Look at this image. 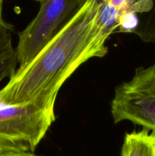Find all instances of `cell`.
Returning a JSON list of instances; mask_svg holds the SVG:
<instances>
[{
  "mask_svg": "<svg viewBox=\"0 0 155 156\" xmlns=\"http://www.w3.org/2000/svg\"><path fill=\"white\" fill-rule=\"evenodd\" d=\"M102 0H85L77 13L31 60L19 66L0 89V100L11 105L33 104L55 110L59 90L68 78L92 58L106 56L111 35L99 24Z\"/></svg>",
  "mask_w": 155,
  "mask_h": 156,
  "instance_id": "cell-1",
  "label": "cell"
},
{
  "mask_svg": "<svg viewBox=\"0 0 155 156\" xmlns=\"http://www.w3.org/2000/svg\"><path fill=\"white\" fill-rule=\"evenodd\" d=\"M55 120V110L0 100V154L34 152Z\"/></svg>",
  "mask_w": 155,
  "mask_h": 156,
  "instance_id": "cell-2",
  "label": "cell"
},
{
  "mask_svg": "<svg viewBox=\"0 0 155 156\" xmlns=\"http://www.w3.org/2000/svg\"><path fill=\"white\" fill-rule=\"evenodd\" d=\"M110 108L115 123L129 121L155 132V61L115 87Z\"/></svg>",
  "mask_w": 155,
  "mask_h": 156,
  "instance_id": "cell-3",
  "label": "cell"
},
{
  "mask_svg": "<svg viewBox=\"0 0 155 156\" xmlns=\"http://www.w3.org/2000/svg\"><path fill=\"white\" fill-rule=\"evenodd\" d=\"M85 0H44L33 19L19 33L15 48L18 63L31 60L77 13Z\"/></svg>",
  "mask_w": 155,
  "mask_h": 156,
  "instance_id": "cell-4",
  "label": "cell"
},
{
  "mask_svg": "<svg viewBox=\"0 0 155 156\" xmlns=\"http://www.w3.org/2000/svg\"><path fill=\"white\" fill-rule=\"evenodd\" d=\"M120 156H155V132L143 128L126 133Z\"/></svg>",
  "mask_w": 155,
  "mask_h": 156,
  "instance_id": "cell-5",
  "label": "cell"
},
{
  "mask_svg": "<svg viewBox=\"0 0 155 156\" xmlns=\"http://www.w3.org/2000/svg\"><path fill=\"white\" fill-rule=\"evenodd\" d=\"M12 30L8 23L0 24V84L10 79L17 69L18 59L12 44Z\"/></svg>",
  "mask_w": 155,
  "mask_h": 156,
  "instance_id": "cell-6",
  "label": "cell"
},
{
  "mask_svg": "<svg viewBox=\"0 0 155 156\" xmlns=\"http://www.w3.org/2000/svg\"><path fill=\"white\" fill-rule=\"evenodd\" d=\"M134 34L143 42L155 43V0L148 12L138 15V24Z\"/></svg>",
  "mask_w": 155,
  "mask_h": 156,
  "instance_id": "cell-7",
  "label": "cell"
},
{
  "mask_svg": "<svg viewBox=\"0 0 155 156\" xmlns=\"http://www.w3.org/2000/svg\"><path fill=\"white\" fill-rule=\"evenodd\" d=\"M120 11L101 1L97 12L99 24L112 34L118 28V19Z\"/></svg>",
  "mask_w": 155,
  "mask_h": 156,
  "instance_id": "cell-8",
  "label": "cell"
},
{
  "mask_svg": "<svg viewBox=\"0 0 155 156\" xmlns=\"http://www.w3.org/2000/svg\"><path fill=\"white\" fill-rule=\"evenodd\" d=\"M138 24V14L131 11H122L118 19V29L121 32L134 33Z\"/></svg>",
  "mask_w": 155,
  "mask_h": 156,
  "instance_id": "cell-9",
  "label": "cell"
},
{
  "mask_svg": "<svg viewBox=\"0 0 155 156\" xmlns=\"http://www.w3.org/2000/svg\"><path fill=\"white\" fill-rule=\"evenodd\" d=\"M102 1L122 12L130 9L131 6L136 0H102Z\"/></svg>",
  "mask_w": 155,
  "mask_h": 156,
  "instance_id": "cell-10",
  "label": "cell"
},
{
  "mask_svg": "<svg viewBox=\"0 0 155 156\" xmlns=\"http://www.w3.org/2000/svg\"><path fill=\"white\" fill-rule=\"evenodd\" d=\"M0 156H38V155H35L34 152H13V153L0 154Z\"/></svg>",
  "mask_w": 155,
  "mask_h": 156,
  "instance_id": "cell-11",
  "label": "cell"
},
{
  "mask_svg": "<svg viewBox=\"0 0 155 156\" xmlns=\"http://www.w3.org/2000/svg\"><path fill=\"white\" fill-rule=\"evenodd\" d=\"M3 2L4 0H0V24L5 23V21H4L2 17V9H3Z\"/></svg>",
  "mask_w": 155,
  "mask_h": 156,
  "instance_id": "cell-12",
  "label": "cell"
},
{
  "mask_svg": "<svg viewBox=\"0 0 155 156\" xmlns=\"http://www.w3.org/2000/svg\"><path fill=\"white\" fill-rule=\"evenodd\" d=\"M35 1H37V2H43L44 0H35Z\"/></svg>",
  "mask_w": 155,
  "mask_h": 156,
  "instance_id": "cell-13",
  "label": "cell"
},
{
  "mask_svg": "<svg viewBox=\"0 0 155 156\" xmlns=\"http://www.w3.org/2000/svg\"><path fill=\"white\" fill-rule=\"evenodd\" d=\"M150 1H151V2H153V0H150Z\"/></svg>",
  "mask_w": 155,
  "mask_h": 156,
  "instance_id": "cell-14",
  "label": "cell"
}]
</instances>
